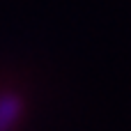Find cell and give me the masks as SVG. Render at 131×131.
Segmentation results:
<instances>
[{
  "label": "cell",
  "instance_id": "1",
  "mask_svg": "<svg viewBox=\"0 0 131 131\" xmlns=\"http://www.w3.org/2000/svg\"><path fill=\"white\" fill-rule=\"evenodd\" d=\"M21 115H23V99L16 92H2L0 94V131H14Z\"/></svg>",
  "mask_w": 131,
  "mask_h": 131
}]
</instances>
